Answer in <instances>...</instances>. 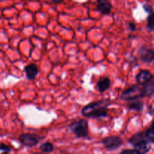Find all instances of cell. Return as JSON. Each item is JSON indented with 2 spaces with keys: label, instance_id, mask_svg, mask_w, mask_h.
Here are the masks:
<instances>
[{
  "label": "cell",
  "instance_id": "6da1fadb",
  "mask_svg": "<svg viewBox=\"0 0 154 154\" xmlns=\"http://www.w3.org/2000/svg\"><path fill=\"white\" fill-rule=\"evenodd\" d=\"M112 103L110 99H102L88 104L81 110V114L89 118L106 117L108 113V106Z\"/></svg>",
  "mask_w": 154,
  "mask_h": 154
},
{
  "label": "cell",
  "instance_id": "7a4b0ae2",
  "mask_svg": "<svg viewBox=\"0 0 154 154\" xmlns=\"http://www.w3.org/2000/svg\"><path fill=\"white\" fill-rule=\"evenodd\" d=\"M129 142L141 153H148L151 148L150 142L146 138L144 132H138L134 134L129 139Z\"/></svg>",
  "mask_w": 154,
  "mask_h": 154
},
{
  "label": "cell",
  "instance_id": "3957f363",
  "mask_svg": "<svg viewBox=\"0 0 154 154\" xmlns=\"http://www.w3.org/2000/svg\"><path fill=\"white\" fill-rule=\"evenodd\" d=\"M69 129L78 138H85L89 135L88 123L84 119H79L69 125Z\"/></svg>",
  "mask_w": 154,
  "mask_h": 154
},
{
  "label": "cell",
  "instance_id": "277c9868",
  "mask_svg": "<svg viewBox=\"0 0 154 154\" xmlns=\"http://www.w3.org/2000/svg\"><path fill=\"white\" fill-rule=\"evenodd\" d=\"M141 98H144L142 93V87L138 84L135 85H132V87L125 90L120 96V99L122 100L127 101V102L136 99H141Z\"/></svg>",
  "mask_w": 154,
  "mask_h": 154
},
{
  "label": "cell",
  "instance_id": "5b68a950",
  "mask_svg": "<svg viewBox=\"0 0 154 154\" xmlns=\"http://www.w3.org/2000/svg\"><path fill=\"white\" fill-rule=\"evenodd\" d=\"M18 139L25 147L32 148L37 146L39 142L44 139V138L33 133H23L20 135Z\"/></svg>",
  "mask_w": 154,
  "mask_h": 154
},
{
  "label": "cell",
  "instance_id": "8992f818",
  "mask_svg": "<svg viewBox=\"0 0 154 154\" xmlns=\"http://www.w3.org/2000/svg\"><path fill=\"white\" fill-rule=\"evenodd\" d=\"M102 144L108 151H113L120 148L123 144V140L119 136H108L102 140Z\"/></svg>",
  "mask_w": 154,
  "mask_h": 154
},
{
  "label": "cell",
  "instance_id": "52a82bcc",
  "mask_svg": "<svg viewBox=\"0 0 154 154\" xmlns=\"http://www.w3.org/2000/svg\"><path fill=\"white\" fill-rule=\"evenodd\" d=\"M138 55L140 60L145 63H150L154 60V51L145 46H142L138 50Z\"/></svg>",
  "mask_w": 154,
  "mask_h": 154
},
{
  "label": "cell",
  "instance_id": "ba28073f",
  "mask_svg": "<svg viewBox=\"0 0 154 154\" xmlns=\"http://www.w3.org/2000/svg\"><path fill=\"white\" fill-rule=\"evenodd\" d=\"M113 5L110 0H97L96 10L103 15H108L111 13Z\"/></svg>",
  "mask_w": 154,
  "mask_h": 154
},
{
  "label": "cell",
  "instance_id": "9c48e42d",
  "mask_svg": "<svg viewBox=\"0 0 154 154\" xmlns=\"http://www.w3.org/2000/svg\"><path fill=\"white\" fill-rule=\"evenodd\" d=\"M24 72L29 81H34L38 74V67L35 63H31L24 67Z\"/></svg>",
  "mask_w": 154,
  "mask_h": 154
},
{
  "label": "cell",
  "instance_id": "30bf717a",
  "mask_svg": "<svg viewBox=\"0 0 154 154\" xmlns=\"http://www.w3.org/2000/svg\"><path fill=\"white\" fill-rule=\"evenodd\" d=\"M153 78H154L153 75L149 71L142 70L137 75L135 80H136L137 84L142 86L144 84L148 82V81H150V80L153 79Z\"/></svg>",
  "mask_w": 154,
  "mask_h": 154
},
{
  "label": "cell",
  "instance_id": "8fae6325",
  "mask_svg": "<svg viewBox=\"0 0 154 154\" xmlns=\"http://www.w3.org/2000/svg\"><path fill=\"white\" fill-rule=\"evenodd\" d=\"M126 108L129 111H137V112H141L144 109V102L140 99H134V100L128 101L126 104Z\"/></svg>",
  "mask_w": 154,
  "mask_h": 154
},
{
  "label": "cell",
  "instance_id": "7c38bea8",
  "mask_svg": "<svg viewBox=\"0 0 154 154\" xmlns=\"http://www.w3.org/2000/svg\"><path fill=\"white\" fill-rule=\"evenodd\" d=\"M111 85V81L108 77H102L96 84V88L100 93H104L109 90Z\"/></svg>",
  "mask_w": 154,
  "mask_h": 154
},
{
  "label": "cell",
  "instance_id": "4fadbf2b",
  "mask_svg": "<svg viewBox=\"0 0 154 154\" xmlns=\"http://www.w3.org/2000/svg\"><path fill=\"white\" fill-rule=\"evenodd\" d=\"M142 93L144 97L151 96L154 93V78L142 85Z\"/></svg>",
  "mask_w": 154,
  "mask_h": 154
},
{
  "label": "cell",
  "instance_id": "5bb4252c",
  "mask_svg": "<svg viewBox=\"0 0 154 154\" xmlns=\"http://www.w3.org/2000/svg\"><path fill=\"white\" fill-rule=\"evenodd\" d=\"M39 149H40L43 153H52L54 150V145H53L52 143L51 142L42 143V144L40 145V147H39Z\"/></svg>",
  "mask_w": 154,
  "mask_h": 154
},
{
  "label": "cell",
  "instance_id": "9a60e30c",
  "mask_svg": "<svg viewBox=\"0 0 154 154\" xmlns=\"http://www.w3.org/2000/svg\"><path fill=\"white\" fill-rule=\"evenodd\" d=\"M144 135H145L146 138H147V141H148L149 142L154 144V128L153 126L149 128V129L144 132Z\"/></svg>",
  "mask_w": 154,
  "mask_h": 154
},
{
  "label": "cell",
  "instance_id": "2e32d148",
  "mask_svg": "<svg viewBox=\"0 0 154 154\" xmlns=\"http://www.w3.org/2000/svg\"><path fill=\"white\" fill-rule=\"evenodd\" d=\"M147 26L150 31H154V11L149 14V16L147 17Z\"/></svg>",
  "mask_w": 154,
  "mask_h": 154
},
{
  "label": "cell",
  "instance_id": "e0dca14e",
  "mask_svg": "<svg viewBox=\"0 0 154 154\" xmlns=\"http://www.w3.org/2000/svg\"><path fill=\"white\" fill-rule=\"evenodd\" d=\"M0 151L5 153H8L11 151V147L4 143H0Z\"/></svg>",
  "mask_w": 154,
  "mask_h": 154
},
{
  "label": "cell",
  "instance_id": "ac0fdd59",
  "mask_svg": "<svg viewBox=\"0 0 154 154\" xmlns=\"http://www.w3.org/2000/svg\"><path fill=\"white\" fill-rule=\"evenodd\" d=\"M143 8H144V10L147 13H149V14L154 11L153 6L150 5V4H144V5H143Z\"/></svg>",
  "mask_w": 154,
  "mask_h": 154
},
{
  "label": "cell",
  "instance_id": "d6986e66",
  "mask_svg": "<svg viewBox=\"0 0 154 154\" xmlns=\"http://www.w3.org/2000/svg\"><path fill=\"white\" fill-rule=\"evenodd\" d=\"M122 154L125 153V154H129V153H135V154H141L139 151H138V150H136V149H132V150H131V149H129V150H123V151H121Z\"/></svg>",
  "mask_w": 154,
  "mask_h": 154
},
{
  "label": "cell",
  "instance_id": "ffe728a7",
  "mask_svg": "<svg viewBox=\"0 0 154 154\" xmlns=\"http://www.w3.org/2000/svg\"><path fill=\"white\" fill-rule=\"evenodd\" d=\"M128 26H129V29H130V31H132V32H135V30L137 29L136 25H135L133 22L128 23Z\"/></svg>",
  "mask_w": 154,
  "mask_h": 154
},
{
  "label": "cell",
  "instance_id": "44dd1931",
  "mask_svg": "<svg viewBox=\"0 0 154 154\" xmlns=\"http://www.w3.org/2000/svg\"><path fill=\"white\" fill-rule=\"evenodd\" d=\"M148 113L150 114H154V108L152 106L148 107Z\"/></svg>",
  "mask_w": 154,
  "mask_h": 154
},
{
  "label": "cell",
  "instance_id": "7402d4cb",
  "mask_svg": "<svg viewBox=\"0 0 154 154\" xmlns=\"http://www.w3.org/2000/svg\"><path fill=\"white\" fill-rule=\"evenodd\" d=\"M51 2L54 3V4H60V3L63 2L64 0H51Z\"/></svg>",
  "mask_w": 154,
  "mask_h": 154
},
{
  "label": "cell",
  "instance_id": "603a6c76",
  "mask_svg": "<svg viewBox=\"0 0 154 154\" xmlns=\"http://www.w3.org/2000/svg\"><path fill=\"white\" fill-rule=\"evenodd\" d=\"M152 126H153V127L154 128V122H153V125H152Z\"/></svg>",
  "mask_w": 154,
  "mask_h": 154
},
{
  "label": "cell",
  "instance_id": "cb8c5ba5",
  "mask_svg": "<svg viewBox=\"0 0 154 154\" xmlns=\"http://www.w3.org/2000/svg\"><path fill=\"white\" fill-rule=\"evenodd\" d=\"M145 1H147V2H150V0H145Z\"/></svg>",
  "mask_w": 154,
  "mask_h": 154
}]
</instances>
